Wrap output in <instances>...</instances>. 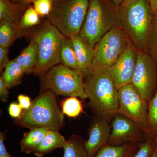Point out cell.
<instances>
[{"label": "cell", "instance_id": "6da1fadb", "mask_svg": "<svg viewBox=\"0 0 157 157\" xmlns=\"http://www.w3.org/2000/svg\"><path fill=\"white\" fill-rule=\"evenodd\" d=\"M120 26L139 50L149 53V39L154 19L150 0H125L119 7Z\"/></svg>", "mask_w": 157, "mask_h": 157}, {"label": "cell", "instance_id": "7a4b0ae2", "mask_svg": "<svg viewBox=\"0 0 157 157\" xmlns=\"http://www.w3.org/2000/svg\"><path fill=\"white\" fill-rule=\"evenodd\" d=\"M85 77V92L90 106L97 116L109 123L117 113L118 100V89L109 70L93 72Z\"/></svg>", "mask_w": 157, "mask_h": 157}, {"label": "cell", "instance_id": "3957f363", "mask_svg": "<svg viewBox=\"0 0 157 157\" xmlns=\"http://www.w3.org/2000/svg\"><path fill=\"white\" fill-rule=\"evenodd\" d=\"M15 124L30 129L45 128L50 130L61 129L65 124L64 116L59 108L55 94L49 90L41 91L29 109H25Z\"/></svg>", "mask_w": 157, "mask_h": 157}, {"label": "cell", "instance_id": "277c9868", "mask_svg": "<svg viewBox=\"0 0 157 157\" xmlns=\"http://www.w3.org/2000/svg\"><path fill=\"white\" fill-rule=\"evenodd\" d=\"M120 26L119 8L110 0H89L79 35L92 48L111 29Z\"/></svg>", "mask_w": 157, "mask_h": 157}, {"label": "cell", "instance_id": "5b68a950", "mask_svg": "<svg viewBox=\"0 0 157 157\" xmlns=\"http://www.w3.org/2000/svg\"><path fill=\"white\" fill-rule=\"evenodd\" d=\"M64 35L50 21H45L32 35L31 40L38 45L36 66L34 74L42 76L61 63V43Z\"/></svg>", "mask_w": 157, "mask_h": 157}, {"label": "cell", "instance_id": "8992f818", "mask_svg": "<svg viewBox=\"0 0 157 157\" xmlns=\"http://www.w3.org/2000/svg\"><path fill=\"white\" fill-rule=\"evenodd\" d=\"M89 0H53L48 20L67 37L79 34Z\"/></svg>", "mask_w": 157, "mask_h": 157}, {"label": "cell", "instance_id": "52a82bcc", "mask_svg": "<svg viewBox=\"0 0 157 157\" xmlns=\"http://www.w3.org/2000/svg\"><path fill=\"white\" fill-rule=\"evenodd\" d=\"M84 78L78 70L57 65L41 76V91L49 90L58 95L86 99Z\"/></svg>", "mask_w": 157, "mask_h": 157}, {"label": "cell", "instance_id": "ba28073f", "mask_svg": "<svg viewBox=\"0 0 157 157\" xmlns=\"http://www.w3.org/2000/svg\"><path fill=\"white\" fill-rule=\"evenodd\" d=\"M132 43L128 36L120 26L111 29L94 48V58L89 74L109 70Z\"/></svg>", "mask_w": 157, "mask_h": 157}, {"label": "cell", "instance_id": "9c48e42d", "mask_svg": "<svg viewBox=\"0 0 157 157\" xmlns=\"http://www.w3.org/2000/svg\"><path fill=\"white\" fill-rule=\"evenodd\" d=\"M118 100L117 113L138 124L146 134L148 127V102L132 83L118 89Z\"/></svg>", "mask_w": 157, "mask_h": 157}, {"label": "cell", "instance_id": "30bf717a", "mask_svg": "<svg viewBox=\"0 0 157 157\" xmlns=\"http://www.w3.org/2000/svg\"><path fill=\"white\" fill-rule=\"evenodd\" d=\"M132 84L147 102L157 90V65L149 54L139 50Z\"/></svg>", "mask_w": 157, "mask_h": 157}, {"label": "cell", "instance_id": "8fae6325", "mask_svg": "<svg viewBox=\"0 0 157 157\" xmlns=\"http://www.w3.org/2000/svg\"><path fill=\"white\" fill-rule=\"evenodd\" d=\"M108 144L113 145L133 144H139L146 140L142 127L135 121L117 113L111 121Z\"/></svg>", "mask_w": 157, "mask_h": 157}, {"label": "cell", "instance_id": "7c38bea8", "mask_svg": "<svg viewBox=\"0 0 157 157\" xmlns=\"http://www.w3.org/2000/svg\"><path fill=\"white\" fill-rule=\"evenodd\" d=\"M139 50L132 43L119 58L109 72L117 89L132 83Z\"/></svg>", "mask_w": 157, "mask_h": 157}, {"label": "cell", "instance_id": "4fadbf2b", "mask_svg": "<svg viewBox=\"0 0 157 157\" xmlns=\"http://www.w3.org/2000/svg\"><path fill=\"white\" fill-rule=\"evenodd\" d=\"M111 127L106 120L99 116L93 119L90 127L89 138L84 146L88 157H94L103 147L108 143Z\"/></svg>", "mask_w": 157, "mask_h": 157}, {"label": "cell", "instance_id": "5bb4252c", "mask_svg": "<svg viewBox=\"0 0 157 157\" xmlns=\"http://www.w3.org/2000/svg\"><path fill=\"white\" fill-rule=\"evenodd\" d=\"M73 43L78 63V71L86 77L89 73L94 58V48L91 47L79 34L69 37Z\"/></svg>", "mask_w": 157, "mask_h": 157}, {"label": "cell", "instance_id": "9a60e30c", "mask_svg": "<svg viewBox=\"0 0 157 157\" xmlns=\"http://www.w3.org/2000/svg\"><path fill=\"white\" fill-rule=\"evenodd\" d=\"M67 142V140L59 131L49 129L33 154L37 157H42L56 149L63 148Z\"/></svg>", "mask_w": 157, "mask_h": 157}, {"label": "cell", "instance_id": "2e32d148", "mask_svg": "<svg viewBox=\"0 0 157 157\" xmlns=\"http://www.w3.org/2000/svg\"><path fill=\"white\" fill-rule=\"evenodd\" d=\"M21 29L19 23L9 21H0V47L9 48L17 38L25 35Z\"/></svg>", "mask_w": 157, "mask_h": 157}, {"label": "cell", "instance_id": "e0dca14e", "mask_svg": "<svg viewBox=\"0 0 157 157\" xmlns=\"http://www.w3.org/2000/svg\"><path fill=\"white\" fill-rule=\"evenodd\" d=\"M49 130L45 128H36L24 133L19 143L21 152L27 154H33Z\"/></svg>", "mask_w": 157, "mask_h": 157}, {"label": "cell", "instance_id": "ac0fdd59", "mask_svg": "<svg viewBox=\"0 0 157 157\" xmlns=\"http://www.w3.org/2000/svg\"><path fill=\"white\" fill-rule=\"evenodd\" d=\"M139 149L137 144L113 145L107 144L94 157H134Z\"/></svg>", "mask_w": 157, "mask_h": 157}, {"label": "cell", "instance_id": "d6986e66", "mask_svg": "<svg viewBox=\"0 0 157 157\" xmlns=\"http://www.w3.org/2000/svg\"><path fill=\"white\" fill-rule=\"evenodd\" d=\"M38 55V45L33 40L22 52L14 60L22 68L26 74L33 73L36 66Z\"/></svg>", "mask_w": 157, "mask_h": 157}, {"label": "cell", "instance_id": "ffe728a7", "mask_svg": "<svg viewBox=\"0 0 157 157\" xmlns=\"http://www.w3.org/2000/svg\"><path fill=\"white\" fill-rule=\"evenodd\" d=\"M25 71L14 60L10 61L2 73V77L8 88L15 87L20 84Z\"/></svg>", "mask_w": 157, "mask_h": 157}, {"label": "cell", "instance_id": "44dd1931", "mask_svg": "<svg viewBox=\"0 0 157 157\" xmlns=\"http://www.w3.org/2000/svg\"><path fill=\"white\" fill-rule=\"evenodd\" d=\"M60 58L62 64L78 70V65L73 43L69 37L62 39L60 51Z\"/></svg>", "mask_w": 157, "mask_h": 157}, {"label": "cell", "instance_id": "7402d4cb", "mask_svg": "<svg viewBox=\"0 0 157 157\" xmlns=\"http://www.w3.org/2000/svg\"><path fill=\"white\" fill-rule=\"evenodd\" d=\"M85 140L77 135H71L64 147L63 157H88Z\"/></svg>", "mask_w": 157, "mask_h": 157}, {"label": "cell", "instance_id": "603a6c76", "mask_svg": "<svg viewBox=\"0 0 157 157\" xmlns=\"http://www.w3.org/2000/svg\"><path fill=\"white\" fill-rule=\"evenodd\" d=\"M148 127L145 136L146 140H157V90L148 102Z\"/></svg>", "mask_w": 157, "mask_h": 157}, {"label": "cell", "instance_id": "cb8c5ba5", "mask_svg": "<svg viewBox=\"0 0 157 157\" xmlns=\"http://www.w3.org/2000/svg\"><path fill=\"white\" fill-rule=\"evenodd\" d=\"M21 10L19 5L12 2L10 0H0V21L19 23Z\"/></svg>", "mask_w": 157, "mask_h": 157}, {"label": "cell", "instance_id": "d4e9b609", "mask_svg": "<svg viewBox=\"0 0 157 157\" xmlns=\"http://www.w3.org/2000/svg\"><path fill=\"white\" fill-rule=\"evenodd\" d=\"M62 112L71 118H75L84 112L81 101L76 97H70L65 99L62 103Z\"/></svg>", "mask_w": 157, "mask_h": 157}, {"label": "cell", "instance_id": "484cf974", "mask_svg": "<svg viewBox=\"0 0 157 157\" xmlns=\"http://www.w3.org/2000/svg\"><path fill=\"white\" fill-rule=\"evenodd\" d=\"M40 15L33 7H30L26 10L21 18L19 27L21 29L26 30L40 23Z\"/></svg>", "mask_w": 157, "mask_h": 157}, {"label": "cell", "instance_id": "4316f807", "mask_svg": "<svg viewBox=\"0 0 157 157\" xmlns=\"http://www.w3.org/2000/svg\"><path fill=\"white\" fill-rule=\"evenodd\" d=\"M153 25L148 40V52L157 65V12L155 13Z\"/></svg>", "mask_w": 157, "mask_h": 157}, {"label": "cell", "instance_id": "83f0119b", "mask_svg": "<svg viewBox=\"0 0 157 157\" xmlns=\"http://www.w3.org/2000/svg\"><path fill=\"white\" fill-rule=\"evenodd\" d=\"M138 145L139 149L134 157H151L156 148V140L147 139Z\"/></svg>", "mask_w": 157, "mask_h": 157}, {"label": "cell", "instance_id": "f1b7e54d", "mask_svg": "<svg viewBox=\"0 0 157 157\" xmlns=\"http://www.w3.org/2000/svg\"><path fill=\"white\" fill-rule=\"evenodd\" d=\"M53 0H35L34 8L41 16H48L52 9Z\"/></svg>", "mask_w": 157, "mask_h": 157}, {"label": "cell", "instance_id": "f546056e", "mask_svg": "<svg viewBox=\"0 0 157 157\" xmlns=\"http://www.w3.org/2000/svg\"><path fill=\"white\" fill-rule=\"evenodd\" d=\"M9 48L0 47V73H2L5 68L9 64Z\"/></svg>", "mask_w": 157, "mask_h": 157}, {"label": "cell", "instance_id": "4dcf8cb0", "mask_svg": "<svg viewBox=\"0 0 157 157\" xmlns=\"http://www.w3.org/2000/svg\"><path fill=\"white\" fill-rule=\"evenodd\" d=\"M22 108L17 103H12L9 105V115L14 118H18L22 114Z\"/></svg>", "mask_w": 157, "mask_h": 157}, {"label": "cell", "instance_id": "1f68e13d", "mask_svg": "<svg viewBox=\"0 0 157 157\" xmlns=\"http://www.w3.org/2000/svg\"><path fill=\"white\" fill-rule=\"evenodd\" d=\"M8 87L1 76L0 77V100L3 103H6L9 98V92Z\"/></svg>", "mask_w": 157, "mask_h": 157}, {"label": "cell", "instance_id": "d6a6232c", "mask_svg": "<svg viewBox=\"0 0 157 157\" xmlns=\"http://www.w3.org/2000/svg\"><path fill=\"white\" fill-rule=\"evenodd\" d=\"M6 132H0V157H14L7 151L5 144Z\"/></svg>", "mask_w": 157, "mask_h": 157}, {"label": "cell", "instance_id": "836d02e7", "mask_svg": "<svg viewBox=\"0 0 157 157\" xmlns=\"http://www.w3.org/2000/svg\"><path fill=\"white\" fill-rule=\"evenodd\" d=\"M17 99L20 106L25 110L29 109L32 105V101H31L30 98L28 96L23 94L19 95L17 97Z\"/></svg>", "mask_w": 157, "mask_h": 157}, {"label": "cell", "instance_id": "e575fe53", "mask_svg": "<svg viewBox=\"0 0 157 157\" xmlns=\"http://www.w3.org/2000/svg\"><path fill=\"white\" fill-rule=\"evenodd\" d=\"M154 13L157 12V0H150Z\"/></svg>", "mask_w": 157, "mask_h": 157}, {"label": "cell", "instance_id": "d590c367", "mask_svg": "<svg viewBox=\"0 0 157 157\" xmlns=\"http://www.w3.org/2000/svg\"><path fill=\"white\" fill-rule=\"evenodd\" d=\"M110 1H111L116 6L119 8V6H120L125 0H110Z\"/></svg>", "mask_w": 157, "mask_h": 157}, {"label": "cell", "instance_id": "8d00e7d4", "mask_svg": "<svg viewBox=\"0 0 157 157\" xmlns=\"http://www.w3.org/2000/svg\"><path fill=\"white\" fill-rule=\"evenodd\" d=\"M35 1V0H16L15 2H19L22 5H26L30 3L33 2Z\"/></svg>", "mask_w": 157, "mask_h": 157}, {"label": "cell", "instance_id": "74e56055", "mask_svg": "<svg viewBox=\"0 0 157 157\" xmlns=\"http://www.w3.org/2000/svg\"><path fill=\"white\" fill-rule=\"evenodd\" d=\"M151 157H157V147L156 146V148L154 152Z\"/></svg>", "mask_w": 157, "mask_h": 157}, {"label": "cell", "instance_id": "f35d334b", "mask_svg": "<svg viewBox=\"0 0 157 157\" xmlns=\"http://www.w3.org/2000/svg\"><path fill=\"white\" fill-rule=\"evenodd\" d=\"M13 1H14V2H15V1H16V0H13Z\"/></svg>", "mask_w": 157, "mask_h": 157}, {"label": "cell", "instance_id": "ab89813d", "mask_svg": "<svg viewBox=\"0 0 157 157\" xmlns=\"http://www.w3.org/2000/svg\"><path fill=\"white\" fill-rule=\"evenodd\" d=\"M156 142H157V140H156Z\"/></svg>", "mask_w": 157, "mask_h": 157}]
</instances>
